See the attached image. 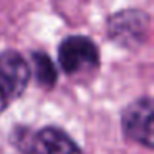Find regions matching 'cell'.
I'll list each match as a JSON object with an SVG mask.
<instances>
[{
	"label": "cell",
	"instance_id": "4",
	"mask_svg": "<svg viewBox=\"0 0 154 154\" xmlns=\"http://www.w3.org/2000/svg\"><path fill=\"white\" fill-rule=\"evenodd\" d=\"M57 61L66 76H73L85 71H96L101 66V55L91 37L68 35L58 43Z\"/></svg>",
	"mask_w": 154,
	"mask_h": 154
},
{
	"label": "cell",
	"instance_id": "2",
	"mask_svg": "<svg viewBox=\"0 0 154 154\" xmlns=\"http://www.w3.org/2000/svg\"><path fill=\"white\" fill-rule=\"evenodd\" d=\"M151 17L146 10L129 7L118 10L106 18V35L124 50H137L147 42Z\"/></svg>",
	"mask_w": 154,
	"mask_h": 154
},
{
	"label": "cell",
	"instance_id": "5",
	"mask_svg": "<svg viewBox=\"0 0 154 154\" xmlns=\"http://www.w3.org/2000/svg\"><path fill=\"white\" fill-rule=\"evenodd\" d=\"M152 96L144 94L136 98L121 111V131L126 139L152 149Z\"/></svg>",
	"mask_w": 154,
	"mask_h": 154
},
{
	"label": "cell",
	"instance_id": "3",
	"mask_svg": "<svg viewBox=\"0 0 154 154\" xmlns=\"http://www.w3.org/2000/svg\"><path fill=\"white\" fill-rule=\"evenodd\" d=\"M32 80L30 63L17 50L0 51V114L25 94Z\"/></svg>",
	"mask_w": 154,
	"mask_h": 154
},
{
	"label": "cell",
	"instance_id": "1",
	"mask_svg": "<svg viewBox=\"0 0 154 154\" xmlns=\"http://www.w3.org/2000/svg\"><path fill=\"white\" fill-rule=\"evenodd\" d=\"M10 141L22 154H85L66 131L53 124L38 129L17 124L10 131Z\"/></svg>",
	"mask_w": 154,
	"mask_h": 154
},
{
	"label": "cell",
	"instance_id": "6",
	"mask_svg": "<svg viewBox=\"0 0 154 154\" xmlns=\"http://www.w3.org/2000/svg\"><path fill=\"white\" fill-rule=\"evenodd\" d=\"M30 63L32 78L35 80L37 86L47 91L53 90L58 83V68L50 55L42 50H33L30 51Z\"/></svg>",
	"mask_w": 154,
	"mask_h": 154
}]
</instances>
